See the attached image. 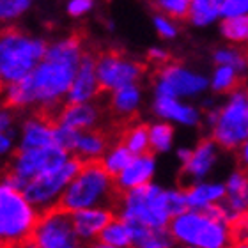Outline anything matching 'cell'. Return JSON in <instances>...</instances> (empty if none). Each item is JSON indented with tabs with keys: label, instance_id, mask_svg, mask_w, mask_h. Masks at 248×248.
<instances>
[{
	"label": "cell",
	"instance_id": "obj_14",
	"mask_svg": "<svg viewBox=\"0 0 248 248\" xmlns=\"http://www.w3.org/2000/svg\"><path fill=\"white\" fill-rule=\"evenodd\" d=\"M227 222L232 225L248 213V170L241 169L229 176L225 183V199L222 201Z\"/></svg>",
	"mask_w": 248,
	"mask_h": 248
},
{
	"label": "cell",
	"instance_id": "obj_43",
	"mask_svg": "<svg viewBox=\"0 0 248 248\" xmlns=\"http://www.w3.org/2000/svg\"><path fill=\"white\" fill-rule=\"evenodd\" d=\"M82 248H115V247H112V245H107L105 241H101V239H94V241H89V243H85Z\"/></svg>",
	"mask_w": 248,
	"mask_h": 248
},
{
	"label": "cell",
	"instance_id": "obj_10",
	"mask_svg": "<svg viewBox=\"0 0 248 248\" xmlns=\"http://www.w3.org/2000/svg\"><path fill=\"white\" fill-rule=\"evenodd\" d=\"M31 241L37 248H82L83 241L78 238L73 223V215L61 206L39 213L37 223L32 231Z\"/></svg>",
	"mask_w": 248,
	"mask_h": 248
},
{
	"label": "cell",
	"instance_id": "obj_49",
	"mask_svg": "<svg viewBox=\"0 0 248 248\" xmlns=\"http://www.w3.org/2000/svg\"><path fill=\"white\" fill-rule=\"evenodd\" d=\"M185 248H195V247H185Z\"/></svg>",
	"mask_w": 248,
	"mask_h": 248
},
{
	"label": "cell",
	"instance_id": "obj_13",
	"mask_svg": "<svg viewBox=\"0 0 248 248\" xmlns=\"http://www.w3.org/2000/svg\"><path fill=\"white\" fill-rule=\"evenodd\" d=\"M99 93H101V85L96 75V55L85 52L64 103H89V101H94Z\"/></svg>",
	"mask_w": 248,
	"mask_h": 248
},
{
	"label": "cell",
	"instance_id": "obj_6",
	"mask_svg": "<svg viewBox=\"0 0 248 248\" xmlns=\"http://www.w3.org/2000/svg\"><path fill=\"white\" fill-rule=\"evenodd\" d=\"M37 218L39 211L23 191L0 181V243L18 247L29 241Z\"/></svg>",
	"mask_w": 248,
	"mask_h": 248
},
{
	"label": "cell",
	"instance_id": "obj_33",
	"mask_svg": "<svg viewBox=\"0 0 248 248\" xmlns=\"http://www.w3.org/2000/svg\"><path fill=\"white\" fill-rule=\"evenodd\" d=\"M78 133H80L78 129L69 128L66 124L55 123V126H53V142L71 155V153H75V147H77Z\"/></svg>",
	"mask_w": 248,
	"mask_h": 248
},
{
	"label": "cell",
	"instance_id": "obj_23",
	"mask_svg": "<svg viewBox=\"0 0 248 248\" xmlns=\"http://www.w3.org/2000/svg\"><path fill=\"white\" fill-rule=\"evenodd\" d=\"M142 101V93L137 83L133 85H126L112 93L110 98V112L123 121H128L137 114V110Z\"/></svg>",
	"mask_w": 248,
	"mask_h": 248
},
{
	"label": "cell",
	"instance_id": "obj_30",
	"mask_svg": "<svg viewBox=\"0 0 248 248\" xmlns=\"http://www.w3.org/2000/svg\"><path fill=\"white\" fill-rule=\"evenodd\" d=\"M222 34L234 43H248V15L225 18L222 21Z\"/></svg>",
	"mask_w": 248,
	"mask_h": 248
},
{
	"label": "cell",
	"instance_id": "obj_48",
	"mask_svg": "<svg viewBox=\"0 0 248 248\" xmlns=\"http://www.w3.org/2000/svg\"><path fill=\"white\" fill-rule=\"evenodd\" d=\"M245 59H247V61H248V52H247V53H245Z\"/></svg>",
	"mask_w": 248,
	"mask_h": 248
},
{
	"label": "cell",
	"instance_id": "obj_36",
	"mask_svg": "<svg viewBox=\"0 0 248 248\" xmlns=\"http://www.w3.org/2000/svg\"><path fill=\"white\" fill-rule=\"evenodd\" d=\"M248 13V0H223L222 16H239Z\"/></svg>",
	"mask_w": 248,
	"mask_h": 248
},
{
	"label": "cell",
	"instance_id": "obj_5",
	"mask_svg": "<svg viewBox=\"0 0 248 248\" xmlns=\"http://www.w3.org/2000/svg\"><path fill=\"white\" fill-rule=\"evenodd\" d=\"M115 209V215L126 222L145 223L151 229H169L172 220L169 190L153 183L123 191Z\"/></svg>",
	"mask_w": 248,
	"mask_h": 248
},
{
	"label": "cell",
	"instance_id": "obj_41",
	"mask_svg": "<svg viewBox=\"0 0 248 248\" xmlns=\"http://www.w3.org/2000/svg\"><path fill=\"white\" fill-rule=\"evenodd\" d=\"M13 114H11V108L7 107H0V133H5V131H9L13 128Z\"/></svg>",
	"mask_w": 248,
	"mask_h": 248
},
{
	"label": "cell",
	"instance_id": "obj_11",
	"mask_svg": "<svg viewBox=\"0 0 248 248\" xmlns=\"http://www.w3.org/2000/svg\"><path fill=\"white\" fill-rule=\"evenodd\" d=\"M144 69V64L117 50H107L96 55V75L101 91L114 93L121 87L133 85L142 78Z\"/></svg>",
	"mask_w": 248,
	"mask_h": 248
},
{
	"label": "cell",
	"instance_id": "obj_20",
	"mask_svg": "<svg viewBox=\"0 0 248 248\" xmlns=\"http://www.w3.org/2000/svg\"><path fill=\"white\" fill-rule=\"evenodd\" d=\"M153 110L161 119L174 121V123L185 124V126H195L201 119L199 110L190 105L181 103L177 98H170V96H155Z\"/></svg>",
	"mask_w": 248,
	"mask_h": 248
},
{
	"label": "cell",
	"instance_id": "obj_26",
	"mask_svg": "<svg viewBox=\"0 0 248 248\" xmlns=\"http://www.w3.org/2000/svg\"><path fill=\"white\" fill-rule=\"evenodd\" d=\"M223 0H191L188 20L193 25H207L222 15Z\"/></svg>",
	"mask_w": 248,
	"mask_h": 248
},
{
	"label": "cell",
	"instance_id": "obj_8",
	"mask_svg": "<svg viewBox=\"0 0 248 248\" xmlns=\"http://www.w3.org/2000/svg\"><path fill=\"white\" fill-rule=\"evenodd\" d=\"M69 160V153L57 144L37 147V149H18L11 160V165L2 174L0 181L23 190L27 183L46 170L57 169Z\"/></svg>",
	"mask_w": 248,
	"mask_h": 248
},
{
	"label": "cell",
	"instance_id": "obj_21",
	"mask_svg": "<svg viewBox=\"0 0 248 248\" xmlns=\"http://www.w3.org/2000/svg\"><path fill=\"white\" fill-rule=\"evenodd\" d=\"M110 147V135L105 129H85L78 133L77 147H75V156L80 160H101L103 155Z\"/></svg>",
	"mask_w": 248,
	"mask_h": 248
},
{
	"label": "cell",
	"instance_id": "obj_38",
	"mask_svg": "<svg viewBox=\"0 0 248 248\" xmlns=\"http://www.w3.org/2000/svg\"><path fill=\"white\" fill-rule=\"evenodd\" d=\"M174 238L169 229H161L158 231L156 238L147 245H140V247H133V248H174Z\"/></svg>",
	"mask_w": 248,
	"mask_h": 248
},
{
	"label": "cell",
	"instance_id": "obj_37",
	"mask_svg": "<svg viewBox=\"0 0 248 248\" xmlns=\"http://www.w3.org/2000/svg\"><path fill=\"white\" fill-rule=\"evenodd\" d=\"M93 7H94V0H67L66 11L67 15L73 16V18H80V16L87 15Z\"/></svg>",
	"mask_w": 248,
	"mask_h": 248
},
{
	"label": "cell",
	"instance_id": "obj_3",
	"mask_svg": "<svg viewBox=\"0 0 248 248\" xmlns=\"http://www.w3.org/2000/svg\"><path fill=\"white\" fill-rule=\"evenodd\" d=\"M121 191L115 186V179L103 167L101 160L83 161L67 188L62 193L57 206L69 213L87 207H117Z\"/></svg>",
	"mask_w": 248,
	"mask_h": 248
},
{
	"label": "cell",
	"instance_id": "obj_16",
	"mask_svg": "<svg viewBox=\"0 0 248 248\" xmlns=\"http://www.w3.org/2000/svg\"><path fill=\"white\" fill-rule=\"evenodd\" d=\"M218 160V144L213 139H204L191 149L190 158L183 163V177L190 183H197L211 172Z\"/></svg>",
	"mask_w": 248,
	"mask_h": 248
},
{
	"label": "cell",
	"instance_id": "obj_47",
	"mask_svg": "<svg viewBox=\"0 0 248 248\" xmlns=\"http://www.w3.org/2000/svg\"><path fill=\"white\" fill-rule=\"evenodd\" d=\"M0 248H15V247H11V245H5V243H0Z\"/></svg>",
	"mask_w": 248,
	"mask_h": 248
},
{
	"label": "cell",
	"instance_id": "obj_12",
	"mask_svg": "<svg viewBox=\"0 0 248 248\" xmlns=\"http://www.w3.org/2000/svg\"><path fill=\"white\" fill-rule=\"evenodd\" d=\"M207 87V80L197 73L177 64V62H167L158 67L155 80V96H170V98H181V96H195Z\"/></svg>",
	"mask_w": 248,
	"mask_h": 248
},
{
	"label": "cell",
	"instance_id": "obj_2",
	"mask_svg": "<svg viewBox=\"0 0 248 248\" xmlns=\"http://www.w3.org/2000/svg\"><path fill=\"white\" fill-rule=\"evenodd\" d=\"M174 241L183 247L227 248L232 241V229L227 222L222 202L206 209H186L169 223Z\"/></svg>",
	"mask_w": 248,
	"mask_h": 248
},
{
	"label": "cell",
	"instance_id": "obj_31",
	"mask_svg": "<svg viewBox=\"0 0 248 248\" xmlns=\"http://www.w3.org/2000/svg\"><path fill=\"white\" fill-rule=\"evenodd\" d=\"M155 7L172 20H186L190 16L191 0H155Z\"/></svg>",
	"mask_w": 248,
	"mask_h": 248
},
{
	"label": "cell",
	"instance_id": "obj_7",
	"mask_svg": "<svg viewBox=\"0 0 248 248\" xmlns=\"http://www.w3.org/2000/svg\"><path fill=\"white\" fill-rule=\"evenodd\" d=\"M211 139L225 151L239 149L248 139V93L243 87L231 93V99L220 110L209 112Z\"/></svg>",
	"mask_w": 248,
	"mask_h": 248
},
{
	"label": "cell",
	"instance_id": "obj_29",
	"mask_svg": "<svg viewBox=\"0 0 248 248\" xmlns=\"http://www.w3.org/2000/svg\"><path fill=\"white\" fill-rule=\"evenodd\" d=\"M174 142V128L169 123H156L149 126V145L155 153H167Z\"/></svg>",
	"mask_w": 248,
	"mask_h": 248
},
{
	"label": "cell",
	"instance_id": "obj_27",
	"mask_svg": "<svg viewBox=\"0 0 248 248\" xmlns=\"http://www.w3.org/2000/svg\"><path fill=\"white\" fill-rule=\"evenodd\" d=\"M131 158H133L131 151H129L123 142H119V144H115L114 147H108V151H107L103 155V158H101V163H103V167L107 169V172H108L110 176L117 177L121 172H123L124 167L131 161Z\"/></svg>",
	"mask_w": 248,
	"mask_h": 248
},
{
	"label": "cell",
	"instance_id": "obj_4",
	"mask_svg": "<svg viewBox=\"0 0 248 248\" xmlns=\"http://www.w3.org/2000/svg\"><path fill=\"white\" fill-rule=\"evenodd\" d=\"M48 45L39 37H31L18 29L0 32V89L20 82L43 61Z\"/></svg>",
	"mask_w": 248,
	"mask_h": 248
},
{
	"label": "cell",
	"instance_id": "obj_46",
	"mask_svg": "<svg viewBox=\"0 0 248 248\" xmlns=\"http://www.w3.org/2000/svg\"><path fill=\"white\" fill-rule=\"evenodd\" d=\"M15 248H37V247H36L34 243H32L31 239H29V241H25V243L18 245V247H15Z\"/></svg>",
	"mask_w": 248,
	"mask_h": 248
},
{
	"label": "cell",
	"instance_id": "obj_19",
	"mask_svg": "<svg viewBox=\"0 0 248 248\" xmlns=\"http://www.w3.org/2000/svg\"><path fill=\"white\" fill-rule=\"evenodd\" d=\"M101 117V110L93 101L89 103H64L57 115V123L66 124L69 128L85 131L96 128Z\"/></svg>",
	"mask_w": 248,
	"mask_h": 248
},
{
	"label": "cell",
	"instance_id": "obj_45",
	"mask_svg": "<svg viewBox=\"0 0 248 248\" xmlns=\"http://www.w3.org/2000/svg\"><path fill=\"white\" fill-rule=\"evenodd\" d=\"M190 155H191V149H179L177 151V156H179L181 163H185V161L190 158Z\"/></svg>",
	"mask_w": 248,
	"mask_h": 248
},
{
	"label": "cell",
	"instance_id": "obj_44",
	"mask_svg": "<svg viewBox=\"0 0 248 248\" xmlns=\"http://www.w3.org/2000/svg\"><path fill=\"white\" fill-rule=\"evenodd\" d=\"M227 248H248V239H232Z\"/></svg>",
	"mask_w": 248,
	"mask_h": 248
},
{
	"label": "cell",
	"instance_id": "obj_39",
	"mask_svg": "<svg viewBox=\"0 0 248 248\" xmlns=\"http://www.w3.org/2000/svg\"><path fill=\"white\" fill-rule=\"evenodd\" d=\"M15 147V131L9 129L5 133H0V156L9 155Z\"/></svg>",
	"mask_w": 248,
	"mask_h": 248
},
{
	"label": "cell",
	"instance_id": "obj_24",
	"mask_svg": "<svg viewBox=\"0 0 248 248\" xmlns=\"http://www.w3.org/2000/svg\"><path fill=\"white\" fill-rule=\"evenodd\" d=\"M121 142H123L131 155H144V153H149L151 145H149V126L142 123H133L126 126L123 129V135H121Z\"/></svg>",
	"mask_w": 248,
	"mask_h": 248
},
{
	"label": "cell",
	"instance_id": "obj_28",
	"mask_svg": "<svg viewBox=\"0 0 248 248\" xmlns=\"http://www.w3.org/2000/svg\"><path fill=\"white\" fill-rule=\"evenodd\" d=\"M211 85L217 93H234V91L241 89L243 80H241L239 75L236 73V67L220 64V67L215 71Z\"/></svg>",
	"mask_w": 248,
	"mask_h": 248
},
{
	"label": "cell",
	"instance_id": "obj_42",
	"mask_svg": "<svg viewBox=\"0 0 248 248\" xmlns=\"http://www.w3.org/2000/svg\"><path fill=\"white\" fill-rule=\"evenodd\" d=\"M239 163H241L243 169L248 170V139L239 145Z\"/></svg>",
	"mask_w": 248,
	"mask_h": 248
},
{
	"label": "cell",
	"instance_id": "obj_34",
	"mask_svg": "<svg viewBox=\"0 0 248 248\" xmlns=\"http://www.w3.org/2000/svg\"><path fill=\"white\" fill-rule=\"evenodd\" d=\"M215 61L218 64H223V66H232L236 69H241L245 66V55L234 52V50H218L215 52Z\"/></svg>",
	"mask_w": 248,
	"mask_h": 248
},
{
	"label": "cell",
	"instance_id": "obj_1",
	"mask_svg": "<svg viewBox=\"0 0 248 248\" xmlns=\"http://www.w3.org/2000/svg\"><path fill=\"white\" fill-rule=\"evenodd\" d=\"M83 53V39L78 34L52 43L31 75L2 89V105L11 110L39 105V112L57 123L62 101L66 99Z\"/></svg>",
	"mask_w": 248,
	"mask_h": 248
},
{
	"label": "cell",
	"instance_id": "obj_17",
	"mask_svg": "<svg viewBox=\"0 0 248 248\" xmlns=\"http://www.w3.org/2000/svg\"><path fill=\"white\" fill-rule=\"evenodd\" d=\"M156 170V160L151 153H144V155H137L131 158L128 165L124 167L119 176L114 177L117 190L123 193L126 190L137 188V186L147 185L151 183L153 176Z\"/></svg>",
	"mask_w": 248,
	"mask_h": 248
},
{
	"label": "cell",
	"instance_id": "obj_40",
	"mask_svg": "<svg viewBox=\"0 0 248 248\" xmlns=\"http://www.w3.org/2000/svg\"><path fill=\"white\" fill-rule=\"evenodd\" d=\"M147 61L155 62L158 66H163V64H167V62L170 61V55L165 50H161V48H151L149 53H147Z\"/></svg>",
	"mask_w": 248,
	"mask_h": 248
},
{
	"label": "cell",
	"instance_id": "obj_18",
	"mask_svg": "<svg viewBox=\"0 0 248 248\" xmlns=\"http://www.w3.org/2000/svg\"><path fill=\"white\" fill-rule=\"evenodd\" d=\"M53 126L55 121H52L43 112H37L32 117L23 123L20 137V147L18 149H37L55 144L53 142Z\"/></svg>",
	"mask_w": 248,
	"mask_h": 248
},
{
	"label": "cell",
	"instance_id": "obj_25",
	"mask_svg": "<svg viewBox=\"0 0 248 248\" xmlns=\"http://www.w3.org/2000/svg\"><path fill=\"white\" fill-rule=\"evenodd\" d=\"M101 241L107 245H112L115 248H133V234L131 229L121 217H115L112 222L103 229V232L99 234Z\"/></svg>",
	"mask_w": 248,
	"mask_h": 248
},
{
	"label": "cell",
	"instance_id": "obj_15",
	"mask_svg": "<svg viewBox=\"0 0 248 248\" xmlns=\"http://www.w3.org/2000/svg\"><path fill=\"white\" fill-rule=\"evenodd\" d=\"M71 215L78 238L82 239L83 243H89V241L99 238L103 229L114 220L115 209L112 207H87V209H80Z\"/></svg>",
	"mask_w": 248,
	"mask_h": 248
},
{
	"label": "cell",
	"instance_id": "obj_35",
	"mask_svg": "<svg viewBox=\"0 0 248 248\" xmlns=\"http://www.w3.org/2000/svg\"><path fill=\"white\" fill-rule=\"evenodd\" d=\"M155 29L163 39H172L177 34V29L174 25V21H172V18L161 15V13L155 16Z\"/></svg>",
	"mask_w": 248,
	"mask_h": 248
},
{
	"label": "cell",
	"instance_id": "obj_9",
	"mask_svg": "<svg viewBox=\"0 0 248 248\" xmlns=\"http://www.w3.org/2000/svg\"><path fill=\"white\" fill-rule=\"evenodd\" d=\"M82 165L83 160H80L78 156H69V160L64 161L61 167L43 172L34 179H31L21 191L25 193V197L39 213L50 209L59 204L64 190L75 179Z\"/></svg>",
	"mask_w": 248,
	"mask_h": 248
},
{
	"label": "cell",
	"instance_id": "obj_32",
	"mask_svg": "<svg viewBox=\"0 0 248 248\" xmlns=\"http://www.w3.org/2000/svg\"><path fill=\"white\" fill-rule=\"evenodd\" d=\"M34 0H0V23H11L29 11Z\"/></svg>",
	"mask_w": 248,
	"mask_h": 248
},
{
	"label": "cell",
	"instance_id": "obj_22",
	"mask_svg": "<svg viewBox=\"0 0 248 248\" xmlns=\"http://www.w3.org/2000/svg\"><path fill=\"white\" fill-rule=\"evenodd\" d=\"M190 209H206L225 199V185L222 183H191L185 188Z\"/></svg>",
	"mask_w": 248,
	"mask_h": 248
}]
</instances>
